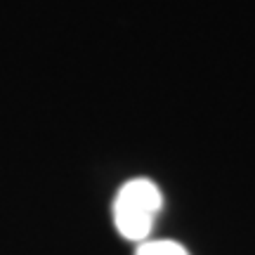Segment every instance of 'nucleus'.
<instances>
[{
    "mask_svg": "<svg viewBox=\"0 0 255 255\" xmlns=\"http://www.w3.org/2000/svg\"><path fill=\"white\" fill-rule=\"evenodd\" d=\"M161 208L163 196L156 182L146 177L128 180L114 199V225L123 239L142 244L151 234Z\"/></svg>",
    "mask_w": 255,
    "mask_h": 255,
    "instance_id": "f257e3e1",
    "label": "nucleus"
},
{
    "mask_svg": "<svg viewBox=\"0 0 255 255\" xmlns=\"http://www.w3.org/2000/svg\"><path fill=\"white\" fill-rule=\"evenodd\" d=\"M135 255H189V251L170 239H146L137 246Z\"/></svg>",
    "mask_w": 255,
    "mask_h": 255,
    "instance_id": "f03ea898",
    "label": "nucleus"
}]
</instances>
